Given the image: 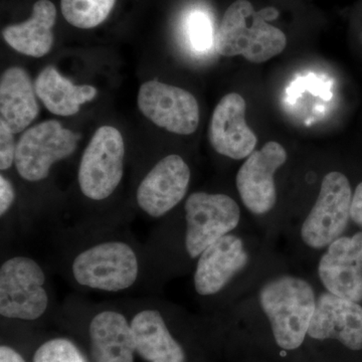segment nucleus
Listing matches in <instances>:
<instances>
[{
  "label": "nucleus",
  "mask_w": 362,
  "mask_h": 362,
  "mask_svg": "<svg viewBox=\"0 0 362 362\" xmlns=\"http://www.w3.org/2000/svg\"><path fill=\"white\" fill-rule=\"evenodd\" d=\"M116 0H61L64 18L75 28L89 30L110 16Z\"/></svg>",
  "instance_id": "nucleus-21"
},
{
  "label": "nucleus",
  "mask_w": 362,
  "mask_h": 362,
  "mask_svg": "<svg viewBox=\"0 0 362 362\" xmlns=\"http://www.w3.org/2000/svg\"><path fill=\"white\" fill-rule=\"evenodd\" d=\"M37 96L35 84L25 69H7L0 78V122L14 134L23 132L39 115Z\"/></svg>",
  "instance_id": "nucleus-18"
},
{
  "label": "nucleus",
  "mask_w": 362,
  "mask_h": 362,
  "mask_svg": "<svg viewBox=\"0 0 362 362\" xmlns=\"http://www.w3.org/2000/svg\"><path fill=\"white\" fill-rule=\"evenodd\" d=\"M70 272L71 280L83 289L124 292L139 280L141 259L137 250L127 240H99L74 256Z\"/></svg>",
  "instance_id": "nucleus-2"
},
{
  "label": "nucleus",
  "mask_w": 362,
  "mask_h": 362,
  "mask_svg": "<svg viewBox=\"0 0 362 362\" xmlns=\"http://www.w3.org/2000/svg\"><path fill=\"white\" fill-rule=\"evenodd\" d=\"M318 276L327 292L362 301V232L339 238L327 247L318 264Z\"/></svg>",
  "instance_id": "nucleus-12"
},
{
  "label": "nucleus",
  "mask_w": 362,
  "mask_h": 362,
  "mask_svg": "<svg viewBox=\"0 0 362 362\" xmlns=\"http://www.w3.org/2000/svg\"><path fill=\"white\" fill-rule=\"evenodd\" d=\"M14 133L6 124L0 122V169L8 170L16 161V145Z\"/></svg>",
  "instance_id": "nucleus-24"
},
{
  "label": "nucleus",
  "mask_w": 362,
  "mask_h": 362,
  "mask_svg": "<svg viewBox=\"0 0 362 362\" xmlns=\"http://www.w3.org/2000/svg\"><path fill=\"white\" fill-rule=\"evenodd\" d=\"M0 362H26L18 350L6 344L0 346Z\"/></svg>",
  "instance_id": "nucleus-27"
},
{
  "label": "nucleus",
  "mask_w": 362,
  "mask_h": 362,
  "mask_svg": "<svg viewBox=\"0 0 362 362\" xmlns=\"http://www.w3.org/2000/svg\"><path fill=\"white\" fill-rule=\"evenodd\" d=\"M246 101L237 93L221 98L216 105L211 124L209 139L221 156L240 160L254 152L257 136L246 123Z\"/></svg>",
  "instance_id": "nucleus-13"
},
{
  "label": "nucleus",
  "mask_w": 362,
  "mask_h": 362,
  "mask_svg": "<svg viewBox=\"0 0 362 362\" xmlns=\"http://www.w3.org/2000/svg\"><path fill=\"white\" fill-rule=\"evenodd\" d=\"M33 362H93L80 346L66 337H54L40 344Z\"/></svg>",
  "instance_id": "nucleus-22"
},
{
  "label": "nucleus",
  "mask_w": 362,
  "mask_h": 362,
  "mask_svg": "<svg viewBox=\"0 0 362 362\" xmlns=\"http://www.w3.org/2000/svg\"><path fill=\"white\" fill-rule=\"evenodd\" d=\"M90 359L93 362H134L135 342L130 320L122 312L103 309L89 324Z\"/></svg>",
  "instance_id": "nucleus-16"
},
{
  "label": "nucleus",
  "mask_w": 362,
  "mask_h": 362,
  "mask_svg": "<svg viewBox=\"0 0 362 362\" xmlns=\"http://www.w3.org/2000/svg\"><path fill=\"white\" fill-rule=\"evenodd\" d=\"M259 300L278 346L299 349L308 335L316 308L313 287L304 279L280 276L262 287Z\"/></svg>",
  "instance_id": "nucleus-1"
},
{
  "label": "nucleus",
  "mask_w": 362,
  "mask_h": 362,
  "mask_svg": "<svg viewBox=\"0 0 362 362\" xmlns=\"http://www.w3.org/2000/svg\"><path fill=\"white\" fill-rule=\"evenodd\" d=\"M125 144L120 131L102 126L90 138L81 158L78 182L87 199H109L120 185L124 175Z\"/></svg>",
  "instance_id": "nucleus-5"
},
{
  "label": "nucleus",
  "mask_w": 362,
  "mask_h": 362,
  "mask_svg": "<svg viewBox=\"0 0 362 362\" xmlns=\"http://www.w3.org/2000/svg\"><path fill=\"white\" fill-rule=\"evenodd\" d=\"M136 354L146 362H185V349L168 329L158 309L144 307L130 320Z\"/></svg>",
  "instance_id": "nucleus-17"
},
{
  "label": "nucleus",
  "mask_w": 362,
  "mask_h": 362,
  "mask_svg": "<svg viewBox=\"0 0 362 362\" xmlns=\"http://www.w3.org/2000/svg\"><path fill=\"white\" fill-rule=\"evenodd\" d=\"M138 108L158 127L178 135L194 134L199 124V106L192 93L153 80L138 93Z\"/></svg>",
  "instance_id": "nucleus-9"
},
{
  "label": "nucleus",
  "mask_w": 362,
  "mask_h": 362,
  "mask_svg": "<svg viewBox=\"0 0 362 362\" xmlns=\"http://www.w3.org/2000/svg\"><path fill=\"white\" fill-rule=\"evenodd\" d=\"M188 42L197 52H206L214 44V28L211 18L204 11H192L187 21Z\"/></svg>",
  "instance_id": "nucleus-23"
},
{
  "label": "nucleus",
  "mask_w": 362,
  "mask_h": 362,
  "mask_svg": "<svg viewBox=\"0 0 362 362\" xmlns=\"http://www.w3.org/2000/svg\"><path fill=\"white\" fill-rule=\"evenodd\" d=\"M308 337L315 340H337L354 351L362 349V307L356 302L329 292L317 298Z\"/></svg>",
  "instance_id": "nucleus-14"
},
{
  "label": "nucleus",
  "mask_w": 362,
  "mask_h": 362,
  "mask_svg": "<svg viewBox=\"0 0 362 362\" xmlns=\"http://www.w3.org/2000/svg\"><path fill=\"white\" fill-rule=\"evenodd\" d=\"M78 139L80 136L56 120L45 121L30 128L16 145L14 166L18 175L28 182L45 180L57 162L75 152Z\"/></svg>",
  "instance_id": "nucleus-7"
},
{
  "label": "nucleus",
  "mask_w": 362,
  "mask_h": 362,
  "mask_svg": "<svg viewBox=\"0 0 362 362\" xmlns=\"http://www.w3.org/2000/svg\"><path fill=\"white\" fill-rule=\"evenodd\" d=\"M350 218L362 228V182L357 185L352 195Z\"/></svg>",
  "instance_id": "nucleus-26"
},
{
  "label": "nucleus",
  "mask_w": 362,
  "mask_h": 362,
  "mask_svg": "<svg viewBox=\"0 0 362 362\" xmlns=\"http://www.w3.org/2000/svg\"><path fill=\"white\" fill-rule=\"evenodd\" d=\"M351 202V187L346 176L337 171L324 176L315 204L302 225L304 244L320 250L341 238L349 226Z\"/></svg>",
  "instance_id": "nucleus-8"
},
{
  "label": "nucleus",
  "mask_w": 362,
  "mask_h": 362,
  "mask_svg": "<svg viewBox=\"0 0 362 362\" xmlns=\"http://www.w3.org/2000/svg\"><path fill=\"white\" fill-rule=\"evenodd\" d=\"M35 92L45 108L58 116H73L86 102L97 95L93 86H76L63 77L54 66H47L40 71L35 82Z\"/></svg>",
  "instance_id": "nucleus-20"
},
{
  "label": "nucleus",
  "mask_w": 362,
  "mask_h": 362,
  "mask_svg": "<svg viewBox=\"0 0 362 362\" xmlns=\"http://www.w3.org/2000/svg\"><path fill=\"white\" fill-rule=\"evenodd\" d=\"M42 267L30 257H11L0 266V315L11 320L37 321L51 304Z\"/></svg>",
  "instance_id": "nucleus-4"
},
{
  "label": "nucleus",
  "mask_w": 362,
  "mask_h": 362,
  "mask_svg": "<svg viewBox=\"0 0 362 362\" xmlns=\"http://www.w3.org/2000/svg\"><path fill=\"white\" fill-rule=\"evenodd\" d=\"M16 201V190L11 181L4 175H0V216H6Z\"/></svg>",
  "instance_id": "nucleus-25"
},
{
  "label": "nucleus",
  "mask_w": 362,
  "mask_h": 362,
  "mask_svg": "<svg viewBox=\"0 0 362 362\" xmlns=\"http://www.w3.org/2000/svg\"><path fill=\"white\" fill-rule=\"evenodd\" d=\"M185 211V246L192 259L199 258L216 240L232 233L240 220L239 204L223 194L194 192L187 197Z\"/></svg>",
  "instance_id": "nucleus-6"
},
{
  "label": "nucleus",
  "mask_w": 362,
  "mask_h": 362,
  "mask_svg": "<svg viewBox=\"0 0 362 362\" xmlns=\"http://www.w3.org/2000/svg\"><path fill=\"white\" fill-rule=\"evenodd\" d=\"M190 168L182 157L170 154L157 162L140 182L136 202L150 218L166 216L185 199L189 187Z\"/></svg>",
  "instance_id": "nucleus-11"
},
{
  "label": "nucleus",
  "mask_w": 362,
  "mask_h": 362,
  "mask_svg": "<svg viewBox=\"0 0 362 362\" xmlns=\"http://www.w3.org/2000/svg\"><path fill=\"white\" fill-rule=\"evenodd\" d=\"M57 20V8L49 0H39L33 6L30 20L6 26L2 37L14 51L42 58L51 52L54 45L52 28Z\"/></svg>",
  "instance_id": "nucleus-19"
},
{
  "label": "nucleus",
  "mask_w": 362,
  "mask_h": 362,
  "mask_svg": "<svg viewBox=\"0 0 362 362\" xmlns=\"http://www.w3.org/2000/svg\"><path fill=\"white\" fill-rule=\"evenodd\" d=\"M287 161V152L280 143H266L254 151L238 171L235 183L244 206L257 216L268 214L277 202L276 171Z\"/></svg>",
  "instance_id": "nucleus-10"
},
{
  "label": "nucleus",
  "mask_w": 362,
  "mask_h": 362,
  "mask_svg": "<svg viewBox=\"0 0 362 362\" xmlns=\"http://www.w3.org/2000/svg\"><path fill=\"white\" fill-rule=\"evenodd\" d=\"M286 45L284 33L269 25L264 11L256 13L247 0H237L228 7L216 40V51L221 56H243L254 64L278 56Z\"/></svg>",
  "instance_id": "nucleus-3"
},
{
  "label": "nucleus",
  "mask_w": 362,
  "mask_h": 362,
  "mask_svg": "<svg viewBox=\"0 0 362 362\" xmlns=\"http://www.w3.org/2000/svg\"><path fill=\"white\" fill-rule=\"evenodd\" d=\"M249 262L244 242L238 235H226L207 247L197 258L194 284L197 294H218Z\"/></svg>",
  "instance_id": "nucleus-15"
}]
</instances>
